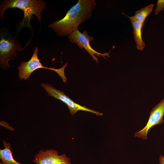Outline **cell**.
Listing matches in <instances>:
<instances>
[{
  "mask_svg": "<svg viewBox=\"0 0 164 164\" xmlns=\"http://www.w3.org/2000/svg\"><path fill=\"white\" fill-rule=\"evenodd\" d=\"M46 3L41 0H6L0 5V16L2 21L4 13L8 8H16L22 10L24 12V18L22 24L23 26L30 27V21L34 14L40 22L41 12L46 7Z\"/></svg>",
  "mask_w": 164,
  "mask_h": 164,
  "instance_id": "2",
  "label": "cell"
},
{
  "mask_svg": "<svg viewBox=\"0 0 164 164\" xmlns=\"http://www.w3.org/2000/svg\"><path fill=\"white\" fill-rule=\"evenodd\" d=\"M97 4L95 0H78L61 19L54 21L48 26L60 36H69L78 29L79 25L90 19Z\"/></svg>",
  "mask_w": 164,
  "mask_h": 164,
  "instance_id": "1",
  "label": "cell"
},
{
  "mask_svg": "<svg viewBox=\"0 0 164 164\" xmlns=\"http://www.w3.org/2000/svg\"><path fill=\"white\" fill-rule=\"evenodd\" d=\"M164 9V0H158L156 4V9L154 11L155 14L157 15L161 11H163Z\"/></svg>",
  "mask_w": 164,
  "mask_h": 164,
  "instance_id": "12",
  "label": "cell"
},
{
  "mask_svg": "<svg viewBox=\"0 0 164 164\" xmlns=\"http://www.w3.org/2000/svg\"><path fill=\"white\" fill-rule=\"evenodd\" d=\"M164 115V98L152 108L146 125L141 130L135 133V137L146 139L149 130L154 126L162 124Z\"/></svg>",
  "mask_w": 164,
  "mask_h": 164,
  "instance_id": "8",
  "label": "cell"
},
{
  "mask_svg": "<svg viewBox=\"0 0 164 164\" xmlns=\"http://www.w3.org/2000/svg\"><path fill=\"white\" fill-rule=\"evenodd\" d=\"M23 49L16 41L10 38L6 39L2 36L0 41L1 67L3 68L10 67L9 60L14 59V57L18 55L17 51H21Z\"/></svg>",
  "mask_w": 164,
  "mask_h": 164,
  "instance_id": "6",
  "label": "cell"
},
{
  "mask_svg": "<svg viewBox=\"0 0 164 164\" xmlns=\"http://www.w3.org/2000/svg\"><path fill=\"white\" fill-rule=\"evenodd\" d=\"M38 48L35 47L31 58L27 61L22 62L20 65L17 67L19 70L18 76L20 80H26L29 79L32 73L34 71L39 68H44L55 71L61 77L63 82L66 83L67 79L65 75L64 70L67 65V63H66L62 67L57 69L44 67L41 63L38 58Z\"/></svg>",
  "mask_w": 164,
  "mask_h": 164,
  "instance_id": "3",
  "label": "cell"
},
{
  "mask_svg": "<svg viewBox=\"0 0 164 164\" xmlns=\"http://www.w3.org/2000/svg\"><path fill=\"white\" fill-rule=\"evenodd\" d=\"M68 38L71 43L76 44L80 48H84L97 64L99 61L98 58L95 56V55L98 57L101 56L105 59H106V56L108 57H110V54L109 53H101L92 48L90 44V42L94 40V38L89 35L87 32L85 30L81 32L78 29L69 35Z\"/></svg>",
  "mask_w": 164,
  "mask_h": 164,
  "instance_id": "5",
  "label": "cell"
},
{
  "mask_svg": "<svg viewBox=\"0 0 164 164\" xmlns=\"http://www.w3.org/2000/svg\"><path fill=\"white\" fill-rule=\"evenodd\" d=\"M35 164H37V163H35Z\"/></svg>",
  "mask_w": 164,
  "mask_h": 164,
  "instance_id": "16",
  "label": "cell"
},
{
  "mask_svg": "<svg viewBox=\"0 0 164 164\" xmlns=\"http://www.w3.org/2000/svg\"><path fill=\"white\" fill-rule=\"evenodd\" d=\"M154 5L151 4L136 11L132 17L136 20L144 23L148 15L152 12Z\"/></svg>",
  "mask_w": 164,
  "mask_h": 164,
  "instance_id": "11",
  "label": "cell"
},
{
  "mask_svg": "<svg viewBox=\"0 0 164 164\" xmlns=\"http://www.w3.org/2000/svg\"><path fill=\"white\" fill-rule=\"evenodd\" d=\"M0 125L1 126H3L7 129H8L12 131H14L15 128L11 126L9 123L5 121H2L0 122Z\"/></svg>",
  "mask_w": 164,
  "mask_h": 164,
  "instance_id": "13",
  "label": "cell"
},
{
  "mask_svg": "<svg viewBox=\"0 0 164 164\" xmlns=\"http://www.w3.org/2000/svg\"><path fill=\"white\" fill-rule=\"evenodd\" d=\"M33 162L38 164H71L70 159L66 154H59L53 149L40 150L34 156Z\"/></svg>",
  "mask_w": 164,
  "mask_h": 164,
  "instance_id": "7",
  "label": "cell"
},
{
  "mask_svg": "<svg viewBox=\"0 0 164 164\" xmlns=\"http://www.w3.org/2000/svg\"><path fill=\"white\" fill-rule=\"evenodd\" d=\"M0 164H4L3 163H2V162H0Z\"/></svg>",
  "mask_w": 164,
  "mask_h": 164,
  "instance_id": "15",
  "label": "cell"
},
{
  "mask_svg": "<svg viewBox=\"0 0 164 164\" xmlns=\"http://www.w3.org/2000/svg\"><path fill=\"white\" fill-rule=\"evenodd\" d=\"M41 85L44 89L48 96L58 99L66 104L71 115H74L79 111L88 112L98 116H102L103 114L100 112L89 109L85 106L81 105L75 103L66 95L63 91L56 89L51 84L42 83Z\"/></svg>",
  "mask_w": 164,
  "mask_h": 164,
  "instance_id": "4",
  "label": "cell"
},
{
  "mask_svg": "<svg viewBox=\"0 0 164 164\" xmlns=\"http://www.w3.org/2000/svg\"><path fill=\"white\" fill-rule=\"evenodd\" d=\"M4 148L0 150V159L4 164H23L15 160L11 150L12 145L6 141H3Z\"/></svg>",
  "mask_w": 164,
  "mask_h": 164,
  "instance_id": "10",
  "label": "cell"
},
{
  "mask_svg": "<svg viewBox=\"0 0 164 164\" xmlns=\"http://www.w3.org/2000/svg\"><path fill=\"white\" fill-rule=\"evenodd\" d=\"M159 162L160 164H164V156L163 155L159 156Z\"/></svg>",
  "mask_w": 164,
  "mask_h": 164,
  "instance_id": "14",
  "label": "cell"
},
{
  "mask_svg": "<svg viewBox=\"0 0 164 164\" xmlns=\"http://www.w3.org/2000/svg\"><path fill=\"white\" fill-rule=\"evenodd\" d=\"M123 14L130 19L133 29V34L137 45L136 47L138 49L142 50L145 46V44L142 37V29L144 23L136 20L132 16H129L124 13Z\"/></svg>",
  "mask_w": 164,
  "mask_h": 164,
  "instance_id": "9",
  "label": "cell"
}]
</instances>
